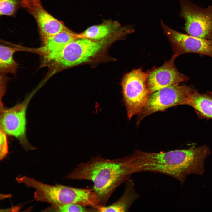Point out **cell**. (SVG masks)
<instances>
[{"mask_svg": "<svg viewBox=\"0 0 212 212\" xmlns=\"http://www.w3.org/2000/svg\"><path fill=\"white\" fill-rule=\"evenodd\" d=\"M130 174L125 158L110 160L97 155L78 164L66 178L92 182L102 205L105 206L116 188Z\"/></svg>", "mask_w": 212, "mask_h": 212, "instance_id": "cell-1", "label": "cell"}, {"mask_svg": "<svg viewBox=\"0 0 212 212\" xmlns=\"http://www.w3.org/2000/svg\"><path fill=\"white\" fill-rule=\"evenodd\" d=\"M210 153V148L206 145L164 152L161 159L162 167L165 174L183 184L189 174H203L204 160Z\"/></svg>", "mask_w": 212, "mask_h": 212, "instance_id": "cell-2", "label": "cell"}, {"mask_svg": "<svg viewBox=\"0 0 212 212\" xmlns=\"http://www.w3.org/2000/svg\"><path fill=\"white\" fill-rule=\"evenodd\" d=\"M107 42L105 39H77L69 43L57 57L45 65L49 67L52 73H55L60 69L85 62L98 54Z\"/></svg>", "mask_w": 212, "mask_h": 212, "instance_id": "cell-3", "label": "cell"}, {"mask_svg": "<svg viewBox=\"0 0 212 212\" xmlns=\"http://www.w3.org/2000/svg\"><path fill=\"white\" fill-rule=\"evenodd\" d=\"M148 74L138 69L126 73L122 78L123 100L129 120L140 113L147 103L150 94L146 83Z\"/></svg>", "mask_w": 212, "mask_h": 212, "instance_id": "cell-4", "label": "cell"}, {"mask_svg": "<svg viewBox=\"0 0 212 212\" xmlns=\"http://www.w3.org/2000/svg\"><path fill=\"white\" fill-rule=\"evenodd\" d=\"M179 84L164 88L150 94L145 105L138 115L137 125L145 117L155 112L178 105H188L194 91L190 87Z\"/></svg>", "mask_w": 212, "mask_h": 212, "instance_id": "cell-5", "label": "cell"}, {"mask_svg": "<svg viewBox=\"0 0 212 212\" xmlns=\"http://www.w3.org/2000/svg\"><path fill=\"white\" fill-rule=\"evenodd\" d=\"M16 180L20 183L34 188V197L37 201L58 206L75 203L78 198V191L75 188L58 184L51 186L26 176H19Z\"/></svg>", "mask_w": 212, "mask_h": 212, "instance_id": "cell-6", "label": "cell"}, {"mask_svg": "<svg viewBox=\"0 0 212 212\" xmlns=\"http://www.w3.org/2000/svg\"><path fill=\"white\" fill-rule=\"evenodd\" d=\"M34 93L11 108L6 109L3 106L1 107L0 129L16 138L26 150L34 148L29 143L26 133V110Z\"/></svg>", "mask_w": 212, "mask_h": 212, "instance_id": "cell-7", "label": "cell"}, {"mask_svg": "<svg viewBox=\"0 0 212 212\" xmlns=\"http://www.w3.org/2000/svg\"><path fill=\"white\" fill-rule=\"evenodd\" d=\"M163 32L171 43L174 55L177 57L193 53L212 57V40L199 38L176 31L169 27L160 20Z\"/></svg>", "mask_w": 212, "mask_h": 212, "instance_id": "cell-8", "label": "cell"}, {"mask_svg": "<svg viewBox=\"0 0 212 212\" xmlns=\"http://www.w3.org/2000/svg\"><path fill=\"white\" fill-rule=\"evenodd\" d=\"M180 16L185 20L188 34L200 39L212 40V12L181 1Z\"/></svg>", "mask_w": 212, "mask_h": 212, "instance_id": "cell-9", "label": "cell"}, {"mask_svg": "<svg viewBox=\"0 0 212 212\" xmlns=\"http://www.w3.org/2000/svg\"><path fill=\"white\" fill-rule=\"evenodd\" d=\"M177 57L173 55L161 66L149 72L147 85L150 94L164 88L187 81L189 77L180 72L174 61Z\"/></svg>", "mask_w": 212, "mask_h": 212, "instance_id": "cell-10", "label": "cell"}, {"mask_svg": "<svg viewBox=\"0 0 212 212\" xmlns=\"http://www.w3.org/2000/svg\"><path fill=\"white\" fill-rule=\"evenodd\" d=\"M77 39V34L70 30L62 32L47 38L36 50L43 57L44 65L55 59L69 43Z\"/></svg>", "mask_w": 212, "mask_h": 212, "instance_id": "cell-11", "label": "cell"}, {"mask_svg": "<svg viewBox=\"0 0 212 212\" xmlns=\"http://www.w3.org/2000/svg\"><path fill=\"white\" fill-rule=\"evenodd\" d=\"M29 11L37 22L43 42L61 32L70 30L62 22L49 14L41 5L34 7Z\"/></svg>", "mask_w": 212, "mask_h": 212, "instance_id": "cell-12", "label": "cell"}, {"mask_svg": "<svg viewBox=\"0 0 212 212\" xmlns=\"http://www.w3.org/2000/svg\"><path fill=\"white\" fill-rule=\"evenodd\" d=\"M126 26H122L118 21H106L100 24L89 27L82 32L77 34V37L78 39L101 40L106 39L110 35L121 31Z\"/></svg>", "mask_w": 212, "mask_h": 212, "instance_id": "cell-13", "label": "cell"}, {"mask_svg": "<svg viewBox=\"0 0 212 212\" xmlns=\"http://www.w3.org/2000/svg\"><path fill=\"white\" fill-rule=\"evenodd\" d=\"M188 105L194 109L200 118L212 119V93L201 94L194 91Z\"/></svg>", "mask_w": 212, "mask_h": 212, "instance_id": "cell-14", "label": "cell"}, {"mask_svg": "<svg viewBox=\"0 0 212 212\" xmlns=\"http://www.w3.org/2000/svg\"><path fill=\"white\" fill-rule=\"evenodd\" d=\"M128 184L124 193L119 199L110 205L100 206L97 209L96 211H127L137 196L133 190L132 184Z\"/></svg>", "mask_w": 212, "mask_h": 212, "instance_id": "cell-15", "label": "cell"}, {"mask_svg": "<svg viewBox=\"0 0 212 212\" xmlns=\"http://www.w3.org/2000/svg\"><path fill=\"white\" fill-rule=\"evenodd\" d=\"M17 48L4 45L0 46V71L3 74L16 75L18 64L13 57Z\"/></svg>", "mask_w": 212, "mask_h": 212, "instance_id": "cell-16", "label": "cell"}, {"mask_svg": "<svg viewBox=\"0 0 212 212\" xmlns=\"http://www.w3.org/2000/svg\"><path fill=\"white\" fill-rule=\"evenodd\" d=\"M56 211L59 212H88L95 211L93 208H87L86 206L75 204H69L58 206H53Z\"/></svg>", "mask_w": 212, "mask_h": 212, "instance_id": "cell-17", "label": "cell"}, {"mask_svg": "<svg viewBox=\"0 0 212 212\" xmlns=\"http://www.w3.org/2000/svg\"><path fill=\"white\" fill-rule=\"evenodd\" d=\"M17 5L16 0H0V15H12L15 12Z\"/></svg>", "mask_w": 212, "mask_h": 212, "instance_id": "cell-18", "label": "cell"}, {"mask_svg": "<svg viewBox=\"0 0 212 212\" xmlns=\"http://www.w3.org/2000/svg\"><path fill=\"white\" fill-rule=\"evenodd\" d=\"M6 133L0 129V159L1 160L6 156L8 153V145Z\"/></svg>", "mask_w": 212, "mask_h": 212, "instance_id": "cell-19", "label": "cell"}, {"mask_svg": "<svg viewBox=\"0 0 212 212\" xmlns=\"http://www.w3.org/2000/svg\"><path fill=\"white\" fill-rule=\"evenodd\" d=\"M22 5L29 10L34 7L41 5L40 0H21Z\"/></svg>", "mask_w": 212, "mask_h": 212, "instance_id": "cell-20", "label": "cell"}]
</instances>
